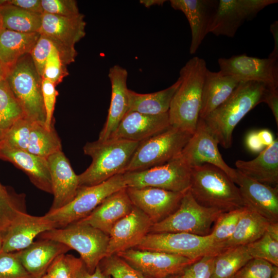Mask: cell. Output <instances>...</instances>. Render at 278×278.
Segmentation results:
<instances>
[{
  "mask_svg": "<svg viewBox=\"0 0 278 278\" xmlns=\"http://www.w3.org/2000/svg\"><path fill=\"white\" fill-rule=\"evenodd\" d=\"M246 145L248 148L253 152H260L265 146L261 142L257 131H252L246 137Z\"/></svg>",
  "mask_w": 278,
  "mask_h": 278,
  "instance_id": "db71d44e",
  "label": "cell"
},
{
  "mask_svg": "<svg viewBox=\"0 0 278 278\" xmlns=\"http://www.w3.org/2000/svg\"><path fill=\"white\" fill-rule=\"evenodd\" d=\"M40 278H51V277L48 274L46 273L45 275H44Z\"/></svg>",
  "mask_w": 278,
  "mask_h": 278,
  "instance_id": "03108f58",
  "label": "cell"
},
{
  "mask_svg": "<svg viewBox=\"0 0 278 278\" xmlns=\"http://www.w3.org/2000/svg\"><path fill=\"white\" fill-rule=\"evenodd\" d=\"M68 75L66 65L63 63L58 50L54 45L46 60L42 79L50 81L56 86Z\"/></svg>",
  "mask_w": 278,
  "mask_h": 278,
  "instance_id": "b9f144b4",
  "label": "cell"
},
{
  "mask_svg": "<svg viewBox=\"0 0 278 278\" xmlns=\"http://www.w3.org/2000/svg\"><path fill=\"white\" fill-rule=\"evenodd\" d=\"M263 102L268 105L278 126V88L266 86Z\"/></svg>",
  "mask_w": 278,
  "mask_h": 278,
  "instance_id": "816d5d0a",
  "label": "cell"
},
{
  "mask_svg": "<svg viewBox=\"0 0 278 278\" xmlns=\"http://www.w3.org/2000/svg\"><path fill=\"white\" fill-rule=\"evenodd\" d=\"M115 254L147 278H166L180 274L186 267L195 262L172 254L135 248Z\"/></svg>",
  "mask_w": 278,
  "mask_h": 278,
  "instance_id": "5bb4252c",
  "label": "cell"
},
{
  "mask_svg": "<svg viewBox=\"0 0 278 278\" xmlns=\"http://www.w3.org/2000/svg\"><path fill=\"white\" fill-rule=\"evenodd\" d=\"M192 136L188 132L170 126L140 142L125 172L145 170L172 160L179 156Z\"/></svg>",
  "mask_w": 278,
  "mask_h": 278,
  "instance_id": "ba28073f",
  "label": "cell"
},
{
  "mask_svg": "<svg viewBox=\"0 0 278 278\" xmlns=\"http://www.w3.org/2000/svg\"><path fill=\"white\" fill-rule=\"evenodd\" d=\"M0 159L11 162L24 171L30 181L39 189L53 194L49 166L47 159L26 150L0 145Z\"/></svg>",
  "mask_w": 278,
  "mask_h": 278,
  "instance_id": "4316f807",
  "label": "cell"
},
{
  "mask_svg": "<svg viewBox=\"0 0 278 278\" xmlns=\"http://www.w3.org/2000/svg\"><path fill=\"white\" fill-rule=\"evenodd\" d=\"M240 81L235 77L220 71L207 70L202 92L199 118L204 119L223 103L232 94Z\"/></svg>",
  "mask_w": 278,
  "mask_h": 278,
  "instance_id": "f1b7e54d",
  "label": "cell"
},
{
  "mask_svg": "<svg viewBox=\"0 0 278 278\" xmlns=\"http://www.w3.org/2000/svg\"><path fill=\"white\" fill-rule=\"evenodd\" d=\"M74 257L71 254L59 255L50 264L46 274L51 278H73Z\"/></svg>",
  "mask_w": 278,
  "mask_h": 278,
  "instance_id": "c3c4849f",
  "label": "cell"
},
{
  "mask_svg": "<svg viewBox=\"0 0 278 278\" xmlns=\"http://www.w3.org/2000/svg\"><path fill=\"white\" fill-rule=\"evenodd\" d=\"M181 82L179 77L169 87L156 92L141 94L128 89V112L147 115L168 113L172 97Z\"/></svg>",
  "mask_w": 278,
  "mask_h": 278,
  "instance_id": "4dcf8cb0",
  "label": "cell"
},
{
  "mask_svg": "<svg viewBox=\"0 0 278 278\" xmlns=\"http://www.w3.org/2000/svg\"><path fill=\"white\" fill-rule=\"evenodd\" d=\"M32 123L25 117L17 120L3 134L0 145L27 151Z\"/></svg>",
  "mask_w": 278,
  "mask_h": 278,
  "instance_id": "f35d334b",
  "label": "cell"
},
{
  "mask_svg": "<svg viewBox=\"0 0 278 278\" xmlns=\"http://www.w3.org/2000/svg\"><path fill=\"white\" fill-rule=\"evenodd\" d=\"M134 248L165 252L195 261L204 256H216L224 249L214 242L210 234L199 236L180 232L148 233Z\"/></svg>",
  "mask_w": 278,
  "mask_h": 278,
  "instance_id": "9c48e42d",
  "label": "cell"
},
{
  "mask_svg": "<svg viewBox=\"0 0 278 278\" xmlns=\"http://www.w3.org/2000/svg\"><path fill=\"white\" fill-rule=\"evenodd\" d=\"M134 206L126 187L107 197L88 216L78 221L89 224L109 235L114 225L129 214Z\"/></svg>",
  "mask_w": 278,
  "mask_h": 278,
  "instance_id": "cb8c5ba5",
  "label": "cell"
},
{
  "mask_svg": "<svg viewBox=\"0 0 278 278\" xmlns=\"http://www.w3.org/2000/svg\"><path fill=\"white\" fill-rule=\"evenodd\" d=\"M4 235V233H0V253L2 252Z\"/></svg>",
  "mask_w": 278,
  "mask_h": 278,
  "instance_id": "94428289",
  "label": "cell"
},
{
  "mask_svg": "<svg viewBox=\"0 0 278 278\" xmlns=\"http://www.w3.org/2000/svg\"><path fill=\"white\" fill-rule=\"evenodd\" d=\"M235 165L236 169L246 176L263 184L277 186L278 140H274L255 159L238 160Z\"/></svg>",
  "mask_w": 278,
  "mask_h": 278,
  "instance_id": "83f0119b",
  "label": "cell"
},
{
  "mask_svg": "<svg viewBox=\"0 0 278 278\" xmlns=\"http://www.w3.org/2000/svg\"><path fill=\"white\" fill-rule=\"evenodd\" d=\"M54 229L53 224L43 216L24 213L9 227L4 236L2 252H14L23 250L41 233Z\"/></svg>",
  "mask_w": 278,
  "mask_h": 278,
  "instance_id": "484cf974",
  "label": "cell"
},
{
  "mask_svg": "<svg viewBox=\"0 0 278 278\" xmlns=\"http://www.w3.org/2000/svg\"><path fill=\"white\" fill-rule=\"evenodd\" d=\"M70 250V248L62 243L42 239L14 252L29 274L33 278H40L46 273L48 267L57 257Z\"/></svg>",
  "mask_w": 278,
  "mask_h": 278,
  "instance_id": "d4e9b609",
  "label": "cell"
},
{
  "mask_svg": "<svg viewBox=\"0 0 278 278\" xmlns=\"http://www.w3.org/2000/svg\"><path fill=\"white\" fill-rule=\"evenodd\" d=\"M24 213H26L25 204L0 203V233L5 234L10 225Z\"/></svg>",
  "mask_w": 278,
  "mask_h": 278,
  "instance_id": "681fc988",
  "label": "cell"
},
{
  "mask_svg": "<svg viewBox=\"0 0 278 278\" xmlns=\"http://www.w3.org/2000/svg\"><path fill=\"white\" fill-rule=\"evenodd\" d=\"M170 126L168 113L152 115L130 111L125 115L109 139L141 142Z\"/></svg>",
  "mask_w": 278,
  "mask_h": 278,
  "instance_id": "7402d4cb",
  "label": "cell"
},
{
  "mask_svg": "<svg viewBox=\"0 0 278 278\" xmlns=\"http://www.w3.org/2000/svg\"><path fill=\"white\" fill-rule=\"evenodd\" d=\"M259 138L264 146L268 147L274 142L272 133L268 129H262L257 131Z\"/></svg>",
  "mask_w": 278,
  "mask_h": 278,
  "instance_id": "9f6ffc18",
  "label": "cell"
},
{
  "mask_svg": "<svg viewBox=\"0 0 278 278\" xmlns=\"http://www.w3.org/2000/svg\"><path fill=\"white\" fill-rule=\"evenodd\" d=\"M8 74V71L3 65L0 61V82L6 79Z\"/></svg>",
  "mask_w": 278,
  "mask_h": 278,
  "instance_id": "680465c9",
  "label": "cell"
},
{
  "mask_svg": "<svg viewBox=\"0 0 278 278\" xmlns=\"http://www.w3.org/2000/svg\"><path fill=\"white\" fill-rule=\"evenodd\" d=\"M6 2L30 12L40 15L44 13L41 0H9Z\"/></svg>",
  "mask_w": 278,
  "mask_h": 278,
  "instance_id": "f5cc1de1",
  "label": "cell"
},
{
  "mask_svg": "<svg viewBox=\"0 0 278 278\" xmlns=\"http://www.w3.org/2000/svg\"><path fill=\"white\" fill-rule=\"evenodd\" d=\"M246 247L252 258L263 259L278 267V237L266 231L261 237L246 245Z\"/></svg>",
  "mask_w": 278,
  "mask_h": 278,
  "instance_id": "74e56055",
  "label": "cell"
},
{
  "mask_svg": "<svg viewBox=\"0 0 278 278\" xmlns=\"http://www.w3.org/2000/svg\"><path fill=\"white\" fill-rule=\"evenodd\" d=\"M123 174L93 186H79L73 200L64 206L47 212L44 217L54 229H60L88 216L107 197L126 188Z\"/></svg>",
  "mask_w": 278,
  "mask_h": 278,
  "instance_id": "52a82bcc",
  "label": "cell"
},
{
  "mask_svg": "<svg viewBox=\"0 0 278 278\" xmlns=\"http://www.w3.org/2000/svg\"><path fill=\"white\" fill-rule=\"evenodd\" d=\"M218 63L221 73L235 77L240 82L255 81L278 88V59L242 54L219 58Z\"/></svg>",
  "mask_w": 278,
  "mask_h": 278,
  "instance_id": "9a60e30c",
  "label": "cell"
},
{
  "mask_svg": "<svg viewBox=\"0 0 278 278\" xmlns=\"http://www.w3.org/2000/svg\"><path fill=\"white\" fill-rule=\"evenodd\" d=\"M139 143L108 139L86 143L83 152L91 157L92 161L84 171L78 175L79 186L97 185L124 173Z\"/></svg>",
  "mask_w": 278,
  "mask_h": 278,
  "instance_id": "3957f363",
  "label": "cell"
},
{
  "mask_svg": "<svg viewBox=\"0 0 278 278\" xmlns=\"http://www.w3.org/2000/svg\"><path fill=\"white\" fill-rule=\"evenodd\" d=\"M166 278H182V277L181 276V274H178V275H172V276H170Z\"/></svg>",
  "mask_w": 278,
  "mask_h": 278,
  "instance_id": "be15d7a7",
  "label": "cell"
},
{
  "mask_svg": "<svg viewBox=\"0 0 278 278\" xmlns=\"http://www.w3.org/2000/svg\"><path fill=\"white\" fill-rule=\"evenodd\" d=\"M274 265L261 259L251 258L233 278H270Z\"/></svg>",
  "mask_w": 278,
  "mask_h": 278,
  "instance_id": "7bdbcfd3",
  "label": "cell"
},
{
  "mask_svg": "<svg viewBox=\"0 0 278 278\" xmlns=\"http://www.w3.org/2000/svg\"><path fill=\"white\" fill-rule=\"evenodd\" d=\"M40 239L62 243L79 253L88 271L92 273L106 256L109 236L89 224L79 221L65 228L53 229L38 236Z\"/></svg>",
  "mask_w": 278,
  "mask_h": 278,
  "instance_id": "5b68a950",
  "label": "cell"
},
{
  "mask_svg": "<svg viewBox=\"0 0 278 278\" xmlns=\"http://www.w3.org/2000/svg\"><path fill=\"white\" fill-rule=\"evenodd\" d=\"M47 160L54 195L53 202L48 211L51 212L71 202L77 194L79 185L78 175L62 151L50 155Z\"/></svg>",
  "mask_w": 278,
  "mask_h": 278,
  "instance_id": "44dd1931",
  "label": "cell"
},
{
  "mask_svg": "<svg viewBox=\"0 0 278 278\" xmlns=\"http://www.w3.org/2000/svg\"><path fill=\"white\" fill-rule=\"evenodd\" d=\"M266 86L255 81L240 82L223 103L203 119L223 148L232 146L233 131L241 119L263 102Z\"/></svg>",
  "mask_w": 278,
  "mask_h": 278,
  "instance_id": "7a4b0ae2",
  "label": "cell"
},
{
  "mask_svg": "<svg viewBox=\"0 0 278 278\" xmlns=\"http://www.w3.org/2000/svg\"><path fill=\"white\" fill-rule=\"evenodd\" d=\"M166 1L165 0H141L140 3L145 7L149 8L152 6H163Z\"/></svg>",
  "mask_w": 278,
  "mask_h": 278,
  "instance_id": "6f0895ef",
  "label": "cell"
},
{
  "mask_svg": "<svg viewBox=\"0 0 278 278\" xmlns=\"http://www.w3.org/2000/svg\"><path fill=\"white\" fill-rule=\"evenodd\" d=\"M215 256H204L186 267L182 278H211Z\"/></svg>",
  "mask_w": 278,
  "mask_h": 278,
  "instance_id": "bcb514c9",
  "label": "cell"
},
{
  "mask_svg": "<svg viewBox=\"0 0 278 278\" xmlns=\"http://www.w3.org/2000/svg\"><path fill=\"white\" fill-rule=\"evenodd\" d=\"M186 191L174 192L152 187H126L133 205L144 212L153 224L172 214L179 207Z\"/></svg>",
  "mask_w": 278,
  "mask_h": 278,
  "instance_id": "e0dca14e",
  "label": "cell"
},
{
  "mask_svg": "<svg viewBox=\"0 0 278 278\" xmlns=\"http://www.w3.org/2000/svg\"><path fill=\"white\" fill-rule=\"evenodd\" d=\"M108 77L111 84V98L107 118L99 135V141L109 138L129 111L127 71L115 65L110 68Z\"/></svg>",
  "mask_w": 278,
  "mask_h": 278,
  "instance_id": "603a6c76",
  "label": "cell"
},
{
  "mask_svg": "<svg viewBox=\"0 0 278 278\" xmlns=\"http://www.w3.org/2000/svg\"><path fill=\"white\" fill-rule=\"evenodd\" d=\"M205 61L190 59L180 71L181 84L171 100L168 112L171 126L195 132L201 108L202 92L206 72Z\"/></svg>",
  "mask_w": 278,
  "mask_h": 278,
  "instance_id": "6da1fadb",
  "label": "cell"
},
{
  "mask_svg": "<svg viewBox=\"0 0 278 278\" xmlns=\"http://www.w3.org/2000/svg\"><path fill=\"white\" fill-rule=\"evenodd\" d=\"M6 80L20 104L25 116L45 125L46 113L42 92V78L34 66L30 54L21 58L10 70Z\"/></svg>",
  "mask_w": 278,
  "mask_h": 278,
  "instance_id": "8992f818",
  "label": "cell"
},
{
  "mask_svg": "<svg viewBox=\"0 0 278 278\" xmlns=\"http://www.w3.org/2000/svg\"><path fill=\"white\" fill-rule=\"evenodd\" d=\"M0 278H33L24 267L15 252L0 253Z\"/></svg>",
  "mask_w": 278,
  "mask_h": 278,
  "instance_id": "60d3db41",
  "label": "cell"
},
{
  "mask_svg": "<svg viewBox=\"0 0 278 278\" xmlns=\"http://www.w3.org/2000/svg\"><path fill=\"white\" fill-rule=\"evenodd\" d=\"M234 182L239 186L244 206L256 212L270 222H278V186L273 187L259 182L237 169Z\"/></svg>",
  "mask_w": 278,
  "mask_h": 278,
  "instance_id": "ac0fdd59",
  "label": "cell"
},
{
  "mask_svg": "<svg viewBox=\"0 0 278 278\" xmlns=\"http://www.w3.org/2000/svg\"><path fill=\"white\" fill-rule=\"evenodd\" d=\"M192 167L180 156L161 165L123 174L127 187H152L174 192L187 190Z\"/></svg>",
  "mask_w": 278,
  "mask_h": 278,
  "instance_id": "8fae6325",
  "label": "cell"
},
{
  "mask_svg": "<svg viewBox=\"0 0 278 278\" xmlns=\"http://www.w3.org/2000/svg\"><path fill=\"white\" fill-rule=\"evenodd\" d=\"M270 278H278V267L274 266Z\"/></svg>",
  "mask_w": 278,
  "mask_h": 278,
  "instance_id": "91938a15",
  "label": "cell"
},
{
  "mask_svg": "<svg viewBox=\"0 0 278 278\" xmlns=\"http://www.w3.org/2000/svg\"><path fill=\"white\" fill-rule=\"evenodd\" d=\"M246 210V207L222 212L213 226L210 234L214 242L222 246L234 233L238 222Z\"/></svg>",
  "mask_w": 278,
  "mask_h": 278,
  "instance_id": "8d00e7d4",
  "label": "cell"
},
{
  "mask_svg": "<svg viewBox=\"0 0 278 278\" xmlns=\"http://www.w3.org/2000/svg\"><path fill=\"white\" fill-rule=\"evenodd\" d=\"M8 192H9L7 190L5 186H3L0 183V193H7Z\"/></svg>",
  "mask_w": 278,
  "mask_h": 278,
  "instance_id": "6125c7cd",
  "label": "cell"
},
{
  "mask_svg": "<svg viewBox=\"0 0 278 278\" xmlns=\"http://www.w3.org/2000/svg\"><path fill=\"white\" fill-rule=\"evenodd\" d=\"M42 92L46 113L45 126L46 129L50 130L54 126L53 113L58 92L56 85L45 79H42Z\"/></svg>",
  "mask_w": 278,
  "mask_h": 278,
  "instance_id": "7dc6e473",
  "label": "cell"
},
{
  "mask_svg": "<svg viewBox=\"0 0 278 278\" xmlns=\"http://www.w3.org/2000/svg\"><path fill=\"white\" fill-rule=\"evenodd\" d=\"M251 258L246 246L225 248L215 256L211 278H233Z\"/></svg>",
  "mask_w": 278,
  "mask_h": 278,
  "instance_id": "836d02e7",
  "label": "cell"
},
{
  "mask_svg": "<svg viewBox=\"0 0 278 278\" xmlns=\"http://www.w3.org/2000/svg\"><path fill=\"white\" fill-rule=\"evenodd\" d=\"M270 31L274 39V48L268 58L278 59V22L274 21L270 26Z\"/></svg>",
  "mask_w": 278,
  "mask_h": 278,
  "instance_id": "11a10c76",
  "label": "cell"
},
{
  "mask_svg": "<svg viewBox=\"0 0 278 278\" xmlns=\"http://www.w3.org/2000/svg\"><path fill=\"white\" fill-rule=\"evenodd\" d=\"M171 7L186 17L192 32L189 53H196L208 30L219 4V0H170Z\"/></svg>",
  "mask_w": 278,
  "mask_h": 278,
  "instance_id": "ffe728a7",
  "label": "cell"
},
{
  "mask_svg": "<svg viewBox=\"0 0 278 278\" xmlns=\"http://www.w3.org/2000/svg\"><path fill=\"white\" fill-rule=\"evenodd\" d=\"M189 189L204 207L225 212L244 206L238 187L225 172L211 164L192 167Z\"/></svg>",
  "mask_w": 278,
  "mask_h": 278,
  "instance_id": "277c9868",
  "label": "cell"
},
{
  "mask_svg": "<svg viewBox=\"0 0 278 278\" xmlns=\"http://www.w3.org/2000/svg\"><path fill=\"white\" fill-rule=\"evenodd\" d=\"M277 2V0H219L208 33L234 37L246 21L252 20L262 10Z\"/></svg>",
  "mask_w": 278,
  "mask_h": 278,
  "instance_id": "4fadbf2b",
  "label": "cell"
},
{
  "mask_svg": "<svg viewBox=\"0 0 278 278\" xmlns=\"http://www.w3.org/2000/svg\"><path fill=\"white\" fill-rule=\"evenodd\" d=\"M39 37L38 32L0 30V61L8 73L21 58L30 54Z\"/></svg>",
  "mask_w": 278,
  "mask_h": 278,
  "instance_id": "f546056e",
  "label": "cell"
},
{
  "mask_svg": "<svg viewBox=\"0 0 278 278\" xmlns=\"http://www.w3.org/2000/svg\"><path fill=\"white\" fill-rule=\"evenodd\" d=\"M23 110L7 81L0 82V139L19 119L24 117Z\"/></svg>",
  "mask_w": 278,
  "mask_h": 278,
  "instance_id": "d590c367",
  "label": "cell"
},
{
  "mask_svg": "<svg viewBox=\"0 0 278 278\" xmlns=\"http://www.w3.org/2000/svg\"><path fill=\"white\" fill-rule=\"evenodd\" d=\"M44 13L63 16H74L79 12L74 0H41Z\"/></svg>",
  "mask_w": 278,
  "mask_h": 278,
  "instance_id": "ee69618b",
  "label": "cell"
},
{
  "mask_svg": "<svg viewBox=\"0 0 278 278\" xmlns=\"http://www.w3.org/2000/svg\"><path fill=\"white\" fill-rule=\"evenodd\" d=\"M73 278H111V276L103 273L99 265L93 273H90L80 258L75 256L73 260Z\"/></svg>",
  "mask_w": 278,
  "mask_h": 278,
  "instance_id": "f907efd6",
  "label": "cell"
},
{
  "mask_svg": "<svg viewBox=\"0 0 278 278\" xmlns=\"http://www.w3.org/2000/svg\"><path fill=\"white\" fill-rule=\"evenodd\" d=\"M27 151L45 159L61 151V141L54 126L48 130L44 124L33 121Z\"/></svg>",
  "mask_w": 278,
  "mask_h": 278,
  "instance_id": "e575fe53",
  "label": "cell"
},
{
  "mask_svg": "<svg viewBox=\"0 0 278 278\" xmlns=\"http://www.w3.org/2000/svg\"><path fill=\"white\" fill-rule=\"evenodd\" d=\"M1 15L2 28L21 33L38 32L42 15L28 12L2 1ZM39 33V32H38Z\"/></svg>",
  "mask_w": 278,
  "mask_h": 278,
  "instance_id": "d6a6232c",
  "label": "cell"
},
{
  "mask_svg": "<svg viewBox=\"0 0 278 278\" xmlns=\"http://www.w3.org/2000/svg\"><path fill=\"white\" fill-rule=\"evenodd\" d=\"M53 46V42L48 38L40 34L30 54L36 70L42 78L46 60Z\"/></svg>",
  "mask_w": 278,
  "mask_h": 278,
  "instance_id": "f6af8a7d",
  "label": "cell"
},
{
  "mask_svg": "<svg viewBox=\"0 0 278 278\" xmlns=\"http://www.w3.org/2000/svg\"><path fill=\"white\" fill-rule=\"evenodd\" d=\"M270 223L260 215L246 207L234 233L224 243V249L246 246L257 240L264 234Z\"/></svg>",
  "mask_w": 278,
  "mask_h": 278,
  "instance_id": "1f68e13d",
  "label": "cell"
},
{
  "mask_svg": "<svg viewBox=\"0 0 278 278\" xmlns=\"http://www.w3.org/2000/svg\"><path fill=\"white\" fill-rule=\"evenodd\" d=\"M98 265L103 273L113 278H147L117 254L106 256Z\"/></svg>",
  "mask_w": 278,
  "mask_h": 278,
  "instance_id": "ab89813d",
  "label": "cell"
},
{
  "mask_svg": "<svg viewBox=\"0 0 278 278\" xmlns=\"http://www.w3.org/2000/svg\"><path fill=\"white\" fill-rule=\"evenodd\" d=\"M81 13L63 16L43 13L39 33L48 38L58 50L65 65L75 61V44L85 35L86 22Z\"/></svg>",
  "mask_w": 278,
  "mask_h": 278,
  "instance_id": "7c38bea8",
  "label": "cell"
},
{
  "mask_svg": "<svg viewBox=\"0 0 278 278\" xmlns=\"http://www.w3.org/2000/svg\"><path fill=\"white\" fill-rule=\"evenodd\" d=\"M218 144L216 138L204 120L199 118L196 130L182 149L180 156L191 167L204 164L216 166L234 182L236 169L230 167L223 160Z\"/></svg>",
  "mask_w": 278,
  "mask_h": 278,
  "instance_id": "2e32d148",
  "label": "cell"
},
{
  "mask_svg": "<svg viewBox=\"0 0 278 278\" xmlns=\"http://www.w3.org/2000/svg\"><path fill=\"white\" fill-rule=\"evenodd\" d=\"M152 224L144 212L134 206L111 230L106 256L134 248L149 233Z\"/></svg>",
  "mask_w": 278,
  "mask_h": 278,
  "instance_id": "d6986e66",
  "label": "cell"
},
{
  "mask_svg": "<svg viewBox=\"0 0 278 278\" xmlns=\"http://www.w3.org/2000/svg\"><path fill=\"white\" fill-rule=\"evenodd\" d=\"M2 5V1H0V30L2 29V19L1 15V6Z\"/></svg>",
  "mask_w": 278,
  "mask_h": 278,
  "instance_id": "e7e4bbea",
  "label": "cell"
},
{
  "mask_svg": "<svg viewBox=\"0 0 278 278\" xmlns=\"http://www.w3.org/2000/svg\"><path fill=\"white\" fill-rule=\"evenodd\" d=\"M222 213L219 210L201 205L188 189L178 208L164 220L153 224L149 233L180 232L208 235L211 233L212 225Z\"/></svg>",
  "mask_w": 278,
  "mask_h": 278,
  "instance_id": "30bf717a",
  "label": "cell"
}]
</instances>
